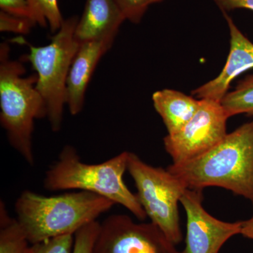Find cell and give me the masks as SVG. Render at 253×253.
<instances>
[{"label": "cell", "instance_id": "6da1fadb", "mask_svg": "<svg viewBox=\"0 0 253 253\" xmlns=\"http://www.w3.org/2000/svg\"><path fill=\"white\" fill-rule=\"evenodd\" d=\"M187 189L217 186L253 202V120L205 154L167 168Z\"/></svg>", "mask_w": 253, "mask_h": 253}, {"label": "cell", "instance_id": "e0dca14e", "mask_svg": "<svg viewBox=\"0 0 253 253\" xmlns=\"http://www.w3.org/2000/svg\"><path fill=\"white\" fill-rule=\"evenodd\" d=\"M74 235L52 238L32 244L29 253H73Z\"/></svg>", "mask_w": 253, "mask_h": 253}, {"label": "cell", "instance_id": "5bb4252c", "mask_svg": "<svg viewBox=\"0 0 253 253\" xmlns=\"http://www.w3.org/2000/svg\"><path fill=\"white\" fill-rule=\"evenodd\" d=\"M29 241L17 219L11 217L4 202L0 204V253H29Z\"/></svg>", "mask_w": 253, "mask_h": 253}, {"label": "cell", "instance_id": "603a6c76", "mask_svg": "<svg viewBox=\"0 0 253 253\" xmlns=\"http://www.w3.org/2000/svg\"><path fill=\"white\" fill-rule=\"evenodd\" d=\"M241 234L245 238L253 241V212L250 219L248 220L243 221Z\"/></svg>", "mask_w": 253, "mask_h": 253}, {"label": "cell", "instance_id": "30bf717a", "mask_svg": "<svg viewBox=\"0 0 253 253\" xmlns=\"http://www.w3.org/2000/svg\"><path fill=\"white\" fill-rule=\"evenodd\" d=\"M230 35V49L225 65L220 73L191 94L199 99H211L221 102L229 92L231 83L243 73L253 68V43L244 36L226 12H223Z\"/></svg>", "mask_w": 253, "mask_h": 253}, {"label": "cell", "instance_id": "ffe728a7", "mask_svg": "<svg viewBox=\"0 0 253 253\" xmlns=\"http://www.w3.org/2000/svg\"><path fill=\"white\" fill-rule=\"evenodd\" d=\"M36 23L29 18L13 16L0 11V31L18 34H28Z\"/></svg>", "mask_w": 253, "mask_h": 253}, {"label": "cell", "instance_id": "4fadbf2b", "mask_svg": "<svg viewBox=\"0 0 253 253\" xmlns=\"http://www.w3.org/2000/svg\"><path fill=\"white\" fill-rule=\"evenodd\" d=\"M156 111L162 118L168 135L181 130L199 109L201 100L174 89L156 91L152 96Z\"/></svg>", "mask_w": 253, "mask_h": 253}, {"label": "cell", "instance_id": "ba28073f", "mask_svg": "<svg viewBox=\"0 0 253 253\" xmlns=\"http://www.w3.org/2000/svg\"><path fill=\"white\" fill-rule=\"evenodd\" d=\"M92 253H179L154 223H136L126 214L110 215L100 223Z\"/></svg>", "mask_w": 253, "mask_h": 253}, {"label": "cell", "instance_id": "8992f818", "mask_svg": "<svg viewBox=\"0 0 253 253\" xmlns=\"http://www.w3.org/2000/svg\"><path fill=\"white\" fill-rule=\"evenodd\" d=\"M126 170L135 183L136 196L151 222L173 244H180L183 236L178 204L187 188L167 169L150 166L134 153L129 152Z\"/></svg>", "mask_w": 253, "mask_h": 253}, {"label": "cell", "instance_id": "9c48e42d", "mask_svg": "<svg viewBox=\"0 0 253 253\" xmlns=\"http://www.w3.org/2000/svg\"><path fill=\"white\" fill-rule=\"evenodd\" d=\"M203 191L187 189L180 199L186 214L185 249L182 253H219L224 244L241 234L243 221L226 222L203 206Z\"/></svg>", "mask_w": 253, "mask_h": 253}, {"label": "cell", "instance_id": "3957f363", "mask_svg": "<svg viewBox=\"0 0 253 253\" xmlns=\"http://www.w3.org/2000/svg\"><path fill=\"white\" fill-rule=\"evenodd\" d=\"M129 151L97 164L83 162L77 150L65 146L44 176V187L50 191H83L111 200L127 209L139 220L147 217L136 194L128 189L123 176L127 169Z\"/></svg>", "mask_w": 253, "mask_h": 253}, {"label": "cell", "instance_id": "52a82bcc", "mask_svg": "<svg viewBox=\"0 0 253 253\" xmlns=\"http://www.w3.org/2000/svg\"><path fill=\"white\" fill-rule=\"evenodd\" d=\"M199 109L186 126L164 138L165 149L173 163L189 161L205 154L219 144L226 133L229 116L221 102L200 99Z\"/></svg>", "mask_w": 253, "mask_h": 253}, {"label": "cell", "instance_id": "7c38bea8", "mask_svg": "<svg viewBox=\"0 0 253 253\" xmlns=\"http://www.w3.org/2000/svg\"><path fill=\"white\" fill-rule=\"evenodd\" d=\"M125 20L114 0H86L84 11L75 31L76 41L82 44L116 38Z\"/></svg>", "mask_w": 253, "mask_h": 253}, {"label": "cell", "instance_id": "44dd1931", "mask_svg": "<svg viewBox=\"0 0 253 253\" xmlns=\"http://www.w3.org/2000/svg\"><path fill=\"white\" fill-rule=\"evenodd\" d=\"M0 8L1 11L7 14L29 18L34 21L32 18L28 0H0Z\"/></svg>", "mask_w": 253, "mask_h": 253}, {"label": "cell", "instance_id": "7402d4cb", "mask_svg": "<svg viewBox=\"0 0 253 253\" xmlns=\"http://www.w3.org/2000/svg\"><path fill=\"white\" fill-rule=\"evenodd\" d=\"M218 7L223 11L246 9L253 11V0H213Z\"/></svg>", "mask_w": 253, "mask_h": 253}, {"label": "cell", "instance_id": "277c9868", "mask_svg": "<svg viewBox=\"0 0 253 253\" xmlns=\"http://www.w3.org/2000/svg\"><path fill=\"white\" fill-rule=\"evenodd\" d=\"M22 63L10 58L6 43L0 46V122L10 145L25 161L35 164V120L46 117L44 99L36 89L37 75L24 77Z\"/></svg>", "mask_w": 253, "mask_h": 253}, {"label": "cell", "instance_id": "cb8c5ba5", "mask_svg": "<svg viewBox=\"0 0 253 253\" xmlns=\"http://www.w3.org/2000/svg\"><path fill=\"white\" fill-rule=\"evenodd\" d=\"M163 1V0H151V4H155V3L159 2V1Z\"/></svg>", "mask_w": 253, "mask_h": 253}, {"label": "cell", "instance_id": "8fae6325", "mask_svg": "<svg viewBox=\"0 0 253 253\" xmlns=\"http://www.w3.org/2000/svg\"><path fill=\"white\" fill-rule=\"evenodd\" d=\"M116 38L82 43L73 59L66 83V105L73 116L84 106L85 92L100 59L112 46Z\"/></svg>", "mask_w": 253, "mask_h": 253}, {"label": "cell", "instance_id": "d6986e66", "mask_svg": "<svg viewBox=\"0 0 253 253\" xmlns=\"http://www.w3.org/2000/svg\"><path fill=\"white\" fill-rule=\"evenodd\" d=\"M126 19L139 23L144 16L151 0H114Z\"/></svg>", "mask_w": 253, "mask_h": 253}, {"label": "cell", "instance_id": "9a60e30c", "mask_svg": "<svg viewBox=\"0 0 253 253\" xmlns=\"http://www.w3.org/2000/svg\"><path fill=\"white\" fill-rule=\"evenodd\" d=\"M221 104L230 118L239 114L253 116V74L240 81L234 90L224 96Z\"/></svg>", "mask_w": 253, "mask_h": 253}, {"label": "cell", "instance_id": "5b68a950", "mask_svg": "<svg viewBox=\"0 0 253 253\" xmlns=\"http://www.w3.org/2000/svg\"><path fill=\"white\" fill-rule=\"evenodd\" d=\"M78 20L76 16L64 20L47 45L28 44L26 59L37 72L36 89L45 102L46 118L54 131L62 126L68 73L81 45L75 37Z\"/></svg>", "mask_w": 253, "mask_h": 253}, {"label": "cell", "instance_id": "ac0fdd59", "mask_svg": "<svg viewBox=\"0 0 253 253\" xmlns=\"http://www.w3.org/2000/svg\"><path fill=\"white\" fill-rule=\"evenodd\" d=\"M100 222L95 221L78 230L74 235L73 253H92Z\"/></svg>", "mask_w": 253, "mask_h": 253}, {"label": "cell", "instance_id": "7a4b0ae2", "mask_svg": "<svg viewBox=\"0 0 253 253\" xmlns=\"http://www.w3.org/2000/svg\"><path fill=\"white\" fill-rule=\"evenodd\" d=\"M114 205L111 200L87 191L46 196L26 190L16 199L14 209L16 219L32 245L75 235Z\"/></svg>", "mask_w": 253, "mask_h": 253}, {"label": "cell", "instance_id": "2e32d148", "mask_svg": "<svg viewBox=\"0 0 253 253\" xmlns=\"http://www.w3.org/2000/svg\"><path fill=\"white\" fill-rule=\"evenodd\" d=\"M28 3L32 18L36 24L42 27L48 24L54 33L59 31L64 19L58 0H28Z\"/></svg>", "mask_w": 253, "mask_h": 253}]
</instances>
